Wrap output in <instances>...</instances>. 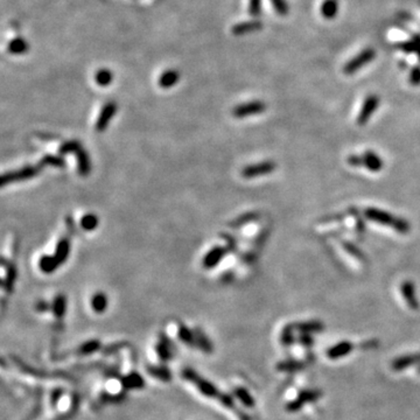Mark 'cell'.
<instances>
[{"mask_svg": "<svg viewBox=\"0 0 420 420\" xmlns=\"http://www.w3.org/2000/svg\"><path fill=\"white\" fill-rule=\"evenodd\" d=\"M365 217L370 219V221H374L376 223H380L381 225L389 226V228L395 229L397 232L399 234H407L410 231L411 226L410 223H408L406 219L396 217L387 211L376 209V208H368L365 209Z\"/></svg>", "mask_w": 420, "mask_h": 420, "instance_id": "1", "label": "cell"}, {"mask_svg": "<svg viewBox=\"0 0 420 420\" xmlns=\"http://www.w3.org/2000/svg\"><path fill=\"white\" fill-rule=\"evenodd\" d=\"M376 56V52L374 51L372 48H366L364 51L359 53L358 55L355 56L354 59H351L349 62H348L343 68V73L347 75H351L356 73L361 68L366 66L369 62H371L372 60Z\"/></svg>", "mask_w": 420, "mask_h": 420, "instance_id": "2", "label": "cell"}, {"mask_svg": "<svg viewBox=\"0 0 420 420\" xmlns=\"http://www.w3.org/2000/svg\"><path fill=\"white\" fill-rule=\"evenodd\" d=\"M43 167V165L41 164L39 166H28V167H24L20 171H14L10 172L7 174H4L2 177V186L4 187L5 184L10 182H16V181H24L32 179L36 175L37 173L40 172V169Z\"/></svg>", "mask_w": 420, "mask_h": 420, "instance_id": "3", "label": "cell"}, {"mask_svg": "<svg viewBox=\"0 0 420 420\" xmlns=\"http://www.w3.org/2000/svg\"><path fill=\"white\" fill-rule=\"evenodd\" d=\"M322 392L319 390H304L299 393L296 399L286 405V410L289 412H297L307 403H314L321 398Z\"/></svg>", "mask_w": 420, "mask_h": 420, "instance_id": "4", "label": "cell"}, {"mask_svg": "<svg viewBox=\"0 0 420 420\" xmlns=\"http://www.w3.org/2000/svg\"><path fill=\"white\" fill-rule=\"evenodd\" d=\"M266 110V105L264 102L260 101H253L249 102V103L237 105L236 108L232 110V115L236 118H245V117L256 116L259 113H263Z\"/></svg>", "mask_w": 420, "mask_h": 420, "instance_id": "5", "label": "cell"}, {"mask_svg": "<svg viewBox=\"0 0 420 420\" xmlns=\"http://www.w3.org/2000/svg\"><path fill=\"white\" fill-rule=\"evenodd\" d=\"M275 167H277V165H275V162L273 161L258 162V164L247 166V167L242 171V175H243L245 179H252V177L266 175V174L274 172Z\"/></svg>", "mask_w": 420, "mask_h": 420, "instance_id": "6", "label": "cell"}, {"mask_svg": "<svg viewBox=\"0 0 420 420\" xmlns=\"http://www.w3.org/2000/svg\"><path fill=\"white\" fill-rule=\"evenodd\" d=\"M378 105H380V97L376 96V95H370L365 98V101L363 102V105L361 110H359V113H358V117H357V124L361 125H365L368 123V120L370 119V117H371L375 111H376Z\"/></svg>", "mask_w": 420, "mask_h": 420, "instance_id": "7", "label": "cell"}, {"mask_svg": "<svg viewBox=\"0 0 420 420\" xmlns=\"http://www.w3.org/2000/svg\"><path fill=\"white\" fill-rule=\"evenodd\" d=\"M361 166H364L370 172H381L384 167V162L382 160V158L377 153L372 152V151H365L364 153L361 154Z\"/></svg>", "mask_w": 420, "mask_h": 420, "instance_id": "8", "label": "cell"}, {"mask_svg": "<svg viewBox=\"0 0 420 420\" xmlns=\"http://www.w3.org/2000/svg\"><path fill=\"white\" fill-rule=\"evenodd\" d=\"M400 293L403 294V298L406 305L410 307L412 311H418L419 309V301L417 299V294H415V287L414 284L412 282H404L400 285Z\"/></svg>", "mask_w": 420, "mask_h": 420, "instance_id": "9", "label": "cell"}, {"mask_svg": "<svg viewBox=\"0 0 420 420\" xmlns=\"http://www.w3.org/2000/svg\"><path fill=\"white\" fill-rule=\"evenodd\" d=\"M420 365V353L408 354L405 356H399L391 362V369L393 371H402L412 365Z\"/></svg>", "mask_w": 420, "mask_h": 420, "instance_id": "10", "label": "cell"}, {"mask_svg": "<svg viewBox=\"0 0 420 420\" xmlns=\"http://www.w3.org/2000/svg\"><path fill=\"white\" fill-rule=\"evenodd\" d=\"M116 112H117V104L115 103V102H109V103L105 104L104 108L102 109L100 117H98V119H97V124H96L97 131H100V132L104 131L109 125L110 120H111V118H113V116L116 115Z\"/></svg>", "mask_w": 420, "mask_h": 420, "instance_id": "11", "label": "cell"}, {"mask_svg": "<svg viewBox=\"0 0 420 420\" xmlns=\"http://www.w3.org/2000/svg\"><path fill=\"white\" fill-rule=\"evenodd\" d=\"M263 27V24L258 20H250V21H243L240 22V24H236L232 26L231 33L234 35H244V34L253 33L257 31H260Z\"/></svg>", "mask_w": 420, "mask_h": 420, "instance_id": "12", "label": "cell"}, {"mask_svg": "<svg viewBox=\"0 0 420 420\" xmlns=\"http://www.w3.org/2000/svg\"><path fill=\"white\" fill-rule=\"evenodd\" d=\"M353 343L349 341H342L329 348L327 350V356L331 359H339L349 355L351 351H353Z\"/></svg>", "mask_w": 420, "mask_h": 420, "instance_id": "13", "label": "cell"}, {"mask_svg": "<svg viewBox=\"0 0 420 420\" xmlns=\"http://www.w3.org/2000/svg\"><path fill=\"white\" fill-rule=\"evenodd\" d=\"M226 249L222 247H215L210 250L209 252L204 256L203 258V266L207 268L215 267L216 265L221 262V259L225 256Z\"/></svg>", "mask_w": 420, "mask_h": 420, "instance_id": "14", "label": "cell"}, {"mask_svg": "<svg viewBox=\"0 0 420 420\" xmlns=\"http://www.w3.org/2000/svg\"><path fill=\"white\" fill-rule=\"evenodd\" d=\"M179 79H180L179 71H176L174 69H168L161 74L160 78H159V85L164 89L172 88V86H174L177 82H179Z\"/></svg>", "mask_w": 420, "mask_h": 420, "instance_id": "15", "label": "cell"}, {"mask_svg": "<svg viewBox=\"0 0 420 420\" xmlns=\"http://www.w3.org/2000/svg\"><path fill=\"white\" fill-rule=\"evenodd\" d=\"M294 329L306 333V334H313V333H320L324 329V326L320 321H305V322H299L293 324Z\"/></svg>", "mask_w": 420, "mask_h": 420, "instance_id": "16", "label": "cell"}, {"mask_svg": "<svg viewBox=\"0 0 420 420\" xmlns=\"http://www.w3.org/2000/svg\"><path fill=\"white\" fill-rule=\"evenodd\" d=\"M29 49V44L27 41L22 37H16L12 41H10L9 44H7V52L12 55H21L25 54Z\"/></svg>", "mask_w": 420, "mask_h": 420, "instance_id": "17", "label": "cell"}, {"mask_svg": "<svg viewBox=\"0 0 420 420\" xmlns=\"http://www.w3.org/2000/svg\"><path fill=\"white\" fill-rule=\"evenodd\" d=\"M70 251V243L68 238H62L61 241L58 243V247H56V252H55V258L58 259L60 265L66 262L68 256H69Z\"/></svg>", "mask_w": 420, "mask_h": 420, "instance_id": "18", "label": "cell"}, {"mask_svg": "<svg viewBox=\"0 0 420 420\" xmlns=\"http://www.w3.org/2000/svg\"><path fill=\"white\" fill-rule=\"evenodd\" d=\"M339 12V2L338 0H324L321 5V14L323 18L331 19L334 18Z\"/></svg>", "mask_w": 420, "mask_h": 420, "instance_id": "19", "label": "cell"}, {"mask_svg": "<svg viewBox=\"0 0 420 420\" xmlns=\"http://www.w3.org/2000/svg\"><path fill=\"white\" fill-rule=\"evenodd\" d=\"M76 156H77L79 174H81V175H83V176L88 175V174L90 173V171H91V165H90L88 153H86L83 149H81L76 153Z\"/></svg>", "mask_w": 420, "mask_h": 420, "instance_id": "20", "label": "cell"}, {"mask_svg": "<svg viewBox=\"0 0 420 420\" xmlns=\"http://www.w3.org/2000/svg\"><path fill=\"white\" fill-rule=\"evenodd\" d=\"M40 268L44 273H52L60 266V263L54 256H42L40 258Z\"/></svg>", "mask_w": 420, "mask_h": 420, "instance_id": "21", "label": "cell"}, {"mask_svg": "<svg viewBox=\"0 0 420 420\" xmlns=\"http://www.w3.org/2000/svg\"><path fill=\"white\" fill-rule=\"evenodd\" d=\"M91 307L96 313H103L108 307V298L104 293H96L91 299Z\"/></svg>", "mask_w": 420, "mask_h": 420, "instance_id": "22", "label": "cell"}, {"mask_svg": "<svg viewBox=\"0 0 420 420\" xmlns=\"http://www.w3.org/2000/svg\"><path fill=\"white\" fill-rule=\"evenodd\" d=\"M293 331V324H287L282 331V334H280V342H282L284 347H291L294 343V341H296Z\"/></svg>", "mask_w": 420, "mask_h": 420, "instance_id": "23", "label": "cell"}, {"mask_svg": "<svg viewBox=\"0 0 420 420\" xmlns=\"http://www.w3.org/2000/svg\"><path fill=\"white\" fill-rule=\"evenodd\" d=\"M95 79H96V83L100 86H108L113 81V74L109 69L103 68V69L97 71Z\"/></svg>", "mask_w": 420, "mask_h": 420, "instance_id": "24", "label": "cell"}, {"mask_svg": "<svg viewBox=\"0 0 420 420\" xmlns=\"http://www.w3.org/2000/svg\"><path fill=\"white\" fill-rule=\"evenodd\" d=\"M235 395H236L237 398L240 399L241 402L245 405V406H248V407L255 406V399H253V397L250 395V392L247 389L238 388L235 390Z\"/></svg>", "mask_w": 420, "mask_h": 420, "instance_id": "25", "label": "cell"}, {"mask_svg": "<svg viewBox=\"0 0 420 420\" xmlns=\"http://www.w3.org/2000/svg\"><path fill=\"white\" fill-rule=\"evenodd\" d=\"M304 368V363L293 361V359H290V361L282 362L278 364V369L282 370V371H287V372H294L298 371V370H301Z\"/></svg>", "mask_w": 420, "mask_h": 420, "instance_id": "26", "label": "cell"}, {"mask_svg": "<svg viewBox=\"0 0 420 420\" xmlns=\"http://www.w3.org/2000/svg\"><path fill=\"white\" fill-rule=\"evenodd\" d=\"M81 225L86 231H91V230H95L97 228L98 217L94 214H86L81 219Z\"/></svg>", "mask_w": 420, "mask_h": 420, "instance_id": "27", "label": "cell"}, {"mask_svg": "<svg viewBox=\"0 0 420 420\" xmlns=\"http://www.w3.org/2000/svg\"><path fill=\"white\" fill-rule=\"evenodd\" d=\"M66 305H67V302H66V299H64V297L59 296L58 298H55L54 304H53L52 308H53V312H54V314L56 316L61 317L63 315L64 312H66Z\"/></svg>", "mask_w": 420, "mask_h": 420, "instance_id": "28", "label": "cell"}, {"mask_svg": "<svg viewBox=\"0 0 420 420\" xmlns=\"http://www.w3.org/2000/svg\"><path fill=\"white\" fill-rule=\"evenodd\" d=\"M81 149H82V146L78 142H67V143H64L61 147H60V154L77 153Z\"/></svg>", "mask_w": 420, "mask_h": 420, "instance_id": "29", "label": "cell"}, {"mask_svg": "<svg viewBox=\"0 0 420 420\" xmlns=\"http://www.w3.org/2000/svg\"><path fill=\"white\" fill-rule=\"evenodd\" d=\"M248 11L250 16L258 17L262 12V0H249Z\"/></svg>", "mask_w": 420, "mask_h": 420, "instance_id": "30", "label": "cell"}, {"mask_svg": "<svg viewBox=\"0 0 420 420\" xmlns=\"http://www.w3.org/2000/svg\"><path fill=\"white\" fill-rule=\"evenodd\" d=\"M271 3L275 12L280 16H286L289 13V5H287L286 0H271Z\"/></svg>", "mask_w": 420, "mask_h": 420, "instance_id": "31", "label": "cell"}, {"mask_svg": "<svg viewBox=\"0 0 420 420\" xmlns=\"http://www.w3.org/2000/svg\"><path fill=\"white\" fill-rule=\"evenodd\" d=\"M41 164L44 165H53L58 166V167H62L64 166V160L60 157H53V156H47L44 157L42 160H41Z\"/></svg>", "mask_w": 420, "mask_h": 420, "instance_id": "32", "label": "cell"}, {"mask_svg": "<svg viewBox=\"0 0 420 420\" xmlns=\"http://www.w3.org/2000/svg\"><path fill=\"white\" fill-rule=\"evenodd\" d=\"M179 336H180L181 341H183L184 343H188V344L193 343V340H194V336H193V333L191 331H189V329L187 327H184V326H181L180 327Z\"/></svg>", "mask_w": 420, "mask_h": 420, "instance_id": "33", "label": "cell"}, {"mask_svg": "<svg viewBox=\"0 0 420 420\" xmlns=\"http://www.w3.org/2000/svg\"><path fill=\"white\" fill-rule=\"evenodd\" d=\"M128 385V388L131 389H135V388H143L144 385V381L142 377H139L138 375L135 374H132L130 377H128V383H126Z\"/></svg>", "mask_w": 420, "mask_h": 420, "instance_id": "34", "label": "cell"}, {"mask_svg": "<svg viewBox=\"0 0 420 420\" xmlns=\"http://www.w3.org/2000/svg\"><path fill=\"white\" fill-rule=\"evenodd\" d=\"M98 347H100V342L98 341H90L88 343L83 344L81 347V351L82 354H88V353H92V351H96L98 349Z\"/></svg>", "mask_w": 420, "mask_h": 420, "instance_id": "35", "label": "cell"}, {"mask_svg": "<svg viewBox=\"0 0 420 420\" xmlns=\"http://www.w3.org/2000/svg\"><path fill=\"white\" fill-rule=\"evenodd\" d=\"M408 81L412 85H419L420 84V67H414L413 69L411 70L410 78Z\"/></svg>", "mask_w": 420, "mask_h": 420, "instance_id": "36", "label": "cell"}, {"mask_svg": "<svg viewBox=\"0 0 420 420\" xmlns=\"http://www.w3.org/2000/svg\"><path fill=\"white\" fill-rule=\"evenodd\" d=\"M158 354L160 355V357L162 359H169L172 357V354H171V350H169V347L168 346H165V344L160 343V346L158 347Z\"/></svg>", "mask_w": 420, "mask_h": 420, "instance_id": "37", "label": "cell"}, {"mask_svg": "<svg viewBox=\"0 0 420 420\" xmlns=\"http://www.w3.org/2000/svg\"><path fill=\"white\" fill-rule=\"evenodd\" d=\"M257 218V215L256 214H248V215H244V216H242L240 218H237L236 221L232 223L234 226H240L243 224V223L248 222V221H253V219Z\"/></svg>", "mask_w": 420, "mask_h": 420, "instance_id": "38", "label": "cell"}, {"mask_svg": "<svg viewBox=\"0 0 420 420\" xmlns=\"http://www.w3.org/2000/svg\"><path fill=\"white\" fill-rule=\"evenodd\" d=\"M299 342H300L302 346L308 348V347H312L313 344V338L311 336V334H306V333H301V336L299 338Z\"/></svg>", "mask_w": 420, "mask_h": 420, "instance_id": "39", "label": "cell"}, {"mask_svg": "<svg viewBox=\"0 0 420 420\" xmlns=\"http://www.w3.org/2000/svg\"><path fill=\"white\" fill-rule=\"evenodd\" d=\"M418 372L420 374V365H419V368H418Z\"/></svg>", "mask_w": 420, "mask_h": 420, "instance_id": "40", "label": "cell"}]
</instances>
